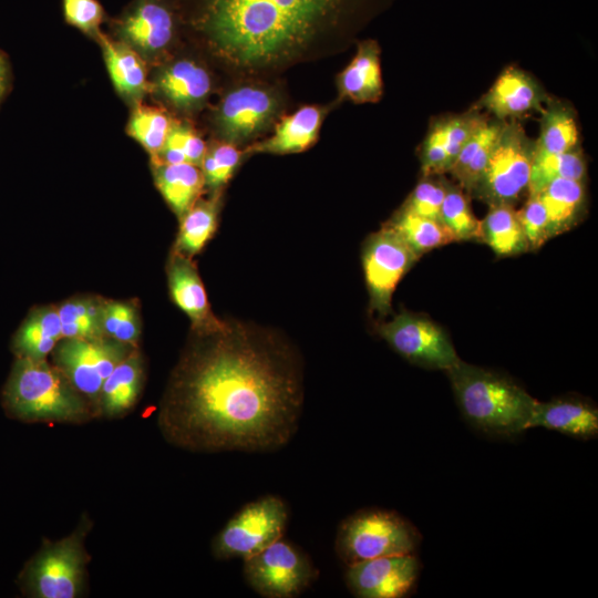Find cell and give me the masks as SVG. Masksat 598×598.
Wrapping results in <instances>:
<instances>
[{
    "label": "cell",
    "mask_w": 598,
    "mask_h": 598,
    "mask_svg": "<svg viewBox=\"0 0 598 598\" xmlns=\"http://www.w3.org/2000/svg\"><path fill=\"white\" fill-rule=\"evenodd\" d=\"M298 351L271 330L226 321L193 333L162 399L158 426L192 452H275L295 436L303 408Z\"/></svg>",
    "instance_id": "1"
},
{
    "label": "cell",
    "mask_w": 598,
    "mask_h": 598,
    "mask_svg": "<svg viewBox=\"0 0 598 598\" xmlns=\"http://www.w3.org/2000/svg\"><path fill=\"white\" fill-rule=\"evenodd\" d=\"M349 0H207L203 25L241 64L272 62L303 45Z\"/></svg>",
    "instance_id": "2"
},
{
    "label": "cell",
    "mask_w": 598,
    "mask_h": 598,
    "mask_svg": "<svg viewBox=\"0 0 598 598\" xmlns=\"http://www.w3.org/2000/svg\"><path fill=\"white\" fill-rule=\"evenodd\" d=\"M445 372L456 403L473 427L503 437L528 430L537 400L513 379L462 360Z\"/></svg>",
    "instance_id": "3"
},
{
    "label": "cell",
    "mask_w": 598,
    "mask_h": 598,
    "mask_svg": "<svg viewBox=\"0 0 598 598\" xmlns=\"http://www.w3.org/2000/svg\"><path fill=\"white\" fill-rule=\"evenodd\" d=\"M1 401L9 417L28 423L82 424L95 416L89 401L47 359L16 358Z\"/></svg>",
    "instance_id": "4"
},
{
    "label": "cell",
    "mask_w": 598,
    "mask_h": 598,
    "mask_svg": "<svg viewBox=\"0 0 598 598\" xmlns=\"http://www.w3.org/2000/svg\"><path fill=\"white\" fill-rule=\"evenodd\" d=\"M92 522L82 517L76 529L56 542L45 539L19 574L21 591L33 598H75L83 594L91 559L84 539Z\"/></svg>",
    "instance_id": "5"
},
{
    "label": "cell",
    "mask_w": 598,
    "mask_h": 598,
    "mask_svg": "<svg viewBox=\"0 0 598 598\" xmlns=\"http://www.w3.org/2000/svg\"><path fill=\"white\" fill-rule=\"evenodd\" d=\"M420 542L416 527L396 512L367 508L340 524L334 549L349 566L378 557L415 554Z\"/></svg>",
    "instance_id": "6"
},
{
    "label": "cell",
    "mask_w": 598,
    "mask_h": 598,
    "mask_svg": "<svg viewBox=\"0 0 598 598\" xmlns=\"http://www.w3.org/2000/svg\"><path fill=\"white\" fill-rule=\"evenodd\" d=\"M534 141L515 120L505 121L487 165L471 193L488 206L513 205L527 192Z\"/></svg>",
    "instance_id": "7"
},
{
    "label": "cell",
    "mask_w": 598,
    "mask_h": 598,
    "mask_svg": "<svg viewBox=\"0 0 598 598\" xmlns=\"http://www.w3.org/2000/svg\"><path fill=\"white\" fill-rule=\"evenodd\" d=\"M288 508L277 495H265L243 506L212 542L216 559L243 560L283 537Z\"/></svg>",
    "instance_id": "8"
},
{
    "label": "cell",
    "mask_w": 598,
    "mask_h": 598,
    "mask_svg": "<svg viewBox=\"0 0 598 598\" xmlns=\"http://www.w3.org/2000/svg\"><path fill=\"white\" fill-rule=\"evenodd\" d=\"M137 347L109 337L62 338L52 353L53 364L89 401L99 416L104 380Z\"/></svg>",
    "instance_id": "9"
},
{
    "label": "cell",
    "mask_w": 598,
    "mask_h": 598,
    "mask_svg": "<svg viewBox=\"0 0 598 598\" xmlns=\"http://www.w3.org/2000/svg\"><path fill=\"white\" fill-rule=\"evenodd\" d=\"M248 586L265 598H293L318 577L309 556L295 544L280 538L244 560Z\"/></svg>",
    "instance_id": "10"
},
{
    "label": "cell",
    "mask_w": 598,
    "mask_h": 598,
    "mask_svg": "<svg viewBox=\"0 0 598 598\" xmlns=\"http://www.w3.org/2000/svg\"><path fill=\"white\" fill-rule=\"evenodd\" d=\"M419 257L389 226L370 235L362 248V267L372 313L385 317L392 311V295Z\"/></svg>",
    "instance_id": "11"
},
{
    "label": "cell",
    "mask_w": 598,
    "mask_h": 598,
    "mask_svg": "<svg viewBox=\"0 0 598 598\" xmlns=\"http://www.w3.org/2000/svg\"><path fill=\"white\" fill-rule=\"evenodd\" d=\"M377 331L414 365L446 371L461 360L444 329L425 316L404 311L379 323Z\"/></svg>",
    "instance_id": "12"
},
{
    "label": "cell",
    "mask_w": 598,
    "mask_h": 598,
    "mask_svg": "<svg viewBox=\"0 0 598 598\" xmlns=\"http://www.w3.org/2000/svg\"><path fill=\"white\" fill-rule=\"evenodd\" d=\"M346 581L359 598H402L417 581L421 564L415 554L378 557L347 566Z\"/></svg>",
    "instance_id": "13"
},
{
    "label": "cell",
    "mask_w": 598,
    "mask_h": 598,
    "mask_svg": "<svg viewBox=\"0 0 598 598\" xmlns=\"http://www.w3.org/2000/svg\"><path fill=\"white\" fill-rule=\"evenodd\" d=\"M166 271L172 300L189 318L193 333H213L225 327L226 321L212 311L193 258L172 250Z\"/></svg>",
    "instance_id": "14"
},
{
    "label": "cell",
    "mask_w": 598,
    "mask_h": 598,
    "mask_svg": "<svg viewBox=\"0 0 598 598\" xmlns=\"http://www.w3.org/2000/svg\"><path fill=\"white\" fill-rule=\"evenodd\" d=\"M548 100L530 74L512 65L497 76L477 107L486 110L495 120L512 121L542 112Z\"/></svg>",
    "instance_id": "15"
},
{
    "label": "cell",
    "mask_w": 598,
    "mask_h": 598,
    "mask_svg": "<svg viewBox=\"0 0 598 598\" xmlns=\"http://www.w3.org/2000/svg\"><path fill=\"white\" fill-rule=\"evenodd\" d=\"M274 96L261 89L239 87L223 100L217 122L228 143H239L261 131L276 112Z\"/></svg>",
    "instance_id": "16"
},
{
    "label": "cell",
    "mask_w": 598,
    "mask_h": 598,
    "mask_svg": "<svg viewBox=\"0 0 598 598\" xmlns=\"http://www.w3.org/2000/svg\"><path fill=\"white\" fill-rule=\"evenodd\" d=\"M543 427L578 440L598 436V409L579 396H559L547 402L536 401L528 429Z\"/></svg>",
    "instance_id": "17"
},
{
    "label": "cell",
    "mask_w": 598,
    "mask_h": 598,
    "mask_svg": "<svg viewBox=\"0 0 598 598\" xmlns=\"http://www.w3.org/2000/svg\"><path fill=\"white\" fill-rule=\"evenodd\" d=\"M118 33L145 52L165 48L174 33V17L161 0H136L117 21Z\"/></svg>",
    "instance_id": "18"
},
{
    "label": "cell",
    "mask_w": 598,
    "mask_h": 598,
    "mask_svg": "<svg viewBox=\"0 0 598 598\" xmlns=\"http://www.w3.org/2000/svg\"><path fill=\"white\" fill-rule=\"evenodd\" d=\"M144 382L143 358L135 348L104 380L99 416L121 417L136 403Z\"/></svg>",
    "instance_id": "19"
},
{
    "label": "cell",
    "mask_w": 598,
    "mask_h": 598,
    "mask_svg": "<svg viewBox=\"0 0 598 598\" xmlns=\"http://www.w3.org/2000/svg\"><path fill=\"white\" fill-rule=\"evenodd\" d=\"M61 339L58 308L34 307L12 336L11 351L16 358L44 360Z\"/></svg>",
    "instance_id": "20"
},
{
    "label": "cell",
    "mask_w": 598,
    "mask_h": 598,
    "mask_svg": "<svg viewBox=\"0 0 598 598\" xmlns=\"http://www.w3.org/2000/svg\"><path fill=\"white\" fill-rule=\"evenodd\" d=\"M505 121L485 117L461 148L447 173L471 195L481 178Z\"/></svg>",
    "instance_id": "21"
},
{
    "label": "cell",
    "mask_w": 598,
    "mask_h": 598,
    "mask_svg": "<svg viewBox=\"0 0 598 598\" xmlns=\"http://www.w3.org/2000/svg\"><path fill=\"white\" fill-rule=\"evenodd\" d=\"M382 86L379 47L374 41H365L340 74V92L357 103L377 102Z\"/></svg>",
    "instance_id": "22"
},
{
    "label": "cell",
    "mask_w": 598,
    "mask_h": 598,
    "mask_svg": "<svg viewBox=\"0 0 598 598\" xmlns=\"http://www.w3.org/2000/svg\"><path fill=\"white\" fill-rule=\"evenodd\" d=\"M321 111L317 106H303L285 117L275 134L255 145L249 153L288 154L308 148L317 138L321 124Z\"/></svg>",
    "instance_id": "23"
},
{
    "label": "cell",
    "mask_w": 598,
    "mask_h": 598,
    "mask_svg": "<svg viewBox=\"0 0 598 598\" xmlns=\"http://www.w3.org/2000/svg\"><path fill=\"white\" fill-rule=\"evenodd\" d=\"M153 166L156 187L181 220L198 200L205 185L202 169L189 163Z\"/></svg>",
    "instance_id": "24"
},
{
    "label": "cell",
    "mask_w": 598,
    "mask_h": 598,
    "mask_svg": "<svg viewBox=\"0 0 598 598\" xmlns=\"http://www.w3.org/2000/svg\"><path fill=\"white\" fill-rule=\"evenodd\" d=\"M535 194L546 210L551 237L576 225L585 208L586 190L582 181L554 179Z\"/></svg>",
    "instance_id": "25"
},
{
    "label": "cell",
    "mask_w": 598,
    "mask_h": 598,
    "mask_svg": "<svg viewBox=\"0 0 598 598\" xmlns=\"http://www.w3.org/2000/svg\"><path fill=\"white\" fill-rule=\"evenodd\" d=\"M485 217L480 220V240L485 243L497 256H515L528 251V245L513 205L488 206Z\"/></svg>",
    "instance_id": "26"
},
{
    "label": "cell",
    "mask_w": 598,
    "mask_h": 598,
    "mask_svg": "<svg viewBox=\"0 0 598 598\" xmlns=\"http://www.w3.org/2000/svg\"><path fill=\"white\" fill-rule=\"evenodd\" d=\"M163 95L179 107H193L205 100L210 90L208 73L192 61H178L165 69L157 80Z\"/></svg>",
    "instance_id": "27"
},
{
    "label": "cell",
    "mask_w": 598,
    "mask_h": 598,
    "mask_svg": "<svg viewBox=\"0 0 598 598\" xmlns=\"http://www.w3.org/2000/svg\"><path fill=\"white\" fill-rule=\"evenodd\" d=\"M535 153H564L578 148L579 127L575 112L567 104L548 100L542 110Z\"/></svg>",
    "instance_id": "28"
},
{
    "label": "cell",
    "mask_w": 598,
    "mask_h": 598,
    "mask_svg": "<svg viewBox=\"0 0 598 598\" xmlns=\"http://www.w3.org/2000/svg\"><path fill=\"white\" fill-rule=\"evenodd\" d=\"M385 225L391 227L419 258L434 248L455 241L442 221L420 216L403 206Z\"/></svg>",
    "instance_id": "29"
},
{
    "label": "cell",
    "mask_w": 598,
    "mask_h": 598,
    "mask_svg": "<svg viewBox=\"0 0 598 598\" xmlns=\"http://www.w3.org/2000/svg\"><path fill=\"white\" fill-rule=\"evenodd\" d=\"M219 196L197 200L181 219L173 250L193 258L202 251L217 229Z\"/></svg>",
    "instance_id": "30"
},
{
    "label": "cell",
    "mask_w": 598,
    "mask_h": 598,
    "mask_svg": "<svg viewBox=\"0 0 598 598\" xmlns=\"http://www.w3.org/2000/svg\"><path fill=\"white\" fill-rule=\"evenodd\" d=\"M110 76L118 92L137 96L146 90V70L140 56L123 43L97 33Z\"/></svg>",
    "instance_id": "31"
},
{
    "label": "cell",
    "mask_w": 598,
    "mask_h": 598,
    "mask_svg": "<svg viewBox=\"0 0 598 598\" xmlns=\"http://www.w3.org/2000/svg\"><path fill=\"white\" fill-rule=\"evenodd\" d=\"M585 175L586 161L578 148L555 154L534 152L527 193H538L554 179L584 181Z\"/></svg>",
    "instance_id": "32"
},
{
    "label": "cell",
    "mask_w": 598,
    "mask_h": 598,
    "mask_svg": "<svg viewBox=\"0 0 598 598\" xmlns=\"http://www.w3.org/2000/svg\"><path fill=\"white\" fill-rule=\"evenodd\" d=\"M467 196L460 186L445 181L440 219L454 236L455 241L478 240L481 236L480 220L473 214Z\"/></svg>",
    "instance_id": "33"
},
{
    "label": "cell",
    "mask_w": 598,
    "mask_h": 598,
    "mask_svg": "<svg viewBox=\"0 0 598 598\" xmlns=\"http://www.w3.org/2000/svg\"><path fill=\"white\" fill-rule=\"evenodd\" d=\"M101 327L104 337L137 347L141 321L138 309L134 303L104 299Z\"/></svg>",
    "instance_id": "34"
},
{
    "label": "cell",
    "mask_w": 598,
    "mask_h": 598,
    "mask_svg": "<svg viewBox=\"0 0 598 598\" xmlns=\"http://www.w3.org/2000/svg\"><path fill=\"white\" fill-rule=\"evenodd\" d=\"M171 126L169 117L163 111L138 106L131 116L127 132L155 158L166 142Z\"/></svg>",
    "instance_id": "35"
},
{
    "label": "cell",
    "mask_w": 598,
    "mask_h": 598,
    "mask_svg": "<svg viewBox=\"0 0 598 598\" xmlns=\"http://www.w3.org/2000/svg\"><path fill=\"white\" fill-rule=\"evenodd\" d=\"M205 153L204 141L192 128L172 124L166 142L158 155L153 158V164L189 163L200 166Z\"/></svg>",
    "instance_id": "36"
},
{
    "label": "cell",
    "mask_w": 598,
    "mask_h": 598,
    "mask_svg": "<svg viewBox=\"0 0 598 598\" xmlns=\"http://www.w3.org/2000/svg\"><path fill=\"white\" fill-rule=\"evenodd\" d=\"M240 152L231 143L218 144L206 151L200 164L205 186L220 189L233 176L240 161Z\"/></svg>",
    "instance_id": "37"
},
{
    "label": "cell",
    "mask_w": 598,
    "mask_h": 598,
    "mask_svg": "<svg viewBox=\"0 0 598 598\" xmlns=\"http://www.w3.org/2000/svg\"><path fill=\"white\" fill-rule=\"evenodd\" d=\"M103 301L104 299L95 297H76L65 300L56 307L61 326L79 323L96 336L104 337L101 327Z\"/></svg>",
    "instance_id": "38"
},
{
    "label": "cell",
    "mask_w": 598,
    "mask_h": 598,
    "mask_svg": "<svg viewBox=\"0 0 598 598\" xmlns=\"http://www.w3.org/2000/svg\"><path fill=\"white\" fill-rule=\"evenodd\" d=\"M423 177L447 173L450 163L446 153L443 117L432 122L421 148Z\"/></svg>",
    "instance_id": "39"
},
{
    "label": "cell",
    "mask_w": 598,
    "mask_h": 598,
    "mask_svg": "<svg viewBox=\"0 0 598 598\" xmlns=\"http://www.w3.org/2000/svg\"><path fill=\"white\" fill-rule=\"evenodd\" d=\"M445 195V181L423 177L408 197L403 207L431 219L441 221L440 213Z\"/></svg>",
    "instance_id": "40"
},
{
    "label": "cell",
    "mask_w": 598,
    "mask_h": 598,
    "mask_svg": "<svg viewBox=\"0 0 598 598\" xmlns=\"http://www.w3.org/2000/svg\"><path fill=\"white\" fill-rule=\"evenodd\" d=\"M517 212L528 250L540 248L551 238L547 214L537 194H528L524 206Z\"/></svg>",
    "instance_id": "41"
},
{
    "label": "cell",
    "mask_w": 598,
    "mask_h": 598,
    "mask_svg": "<svg viewBox=\"0 0 598 598\" xmlns=\"http://www.w3.org/2000/svg\"><path fill=\"white\" fill-rule=\"evenodd\" d=\"M65 21L87 33H99L104 10L96 0H62Z\"/></svg>",
    "instance_id": "42"
},
{
    "label": "cell",
    "mask_w": 598,
    "mask_h": 598,
    "mask_svg": "<svg viewBox=\"0 0 598 598\" xmlns=\"http://www.w3.org/2000/svg\"><path fill=\"white\" fill-rule=\"evenodd\" d=\"M9 85V66L7 59L0 52V100L7 92Z\"/></svg>",
    "instance_id": "43"
}]
</instances>
